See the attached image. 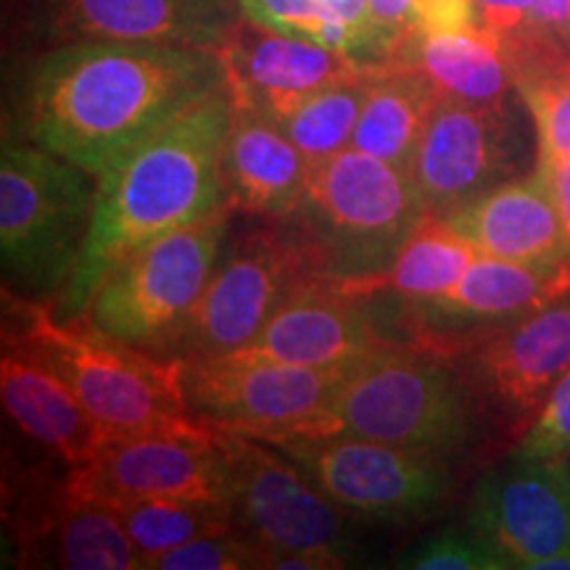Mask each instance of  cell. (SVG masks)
Instances as JSON below:
<instances>
[{"label":"cell","mask_w":570,"mask_h":570,"mask_svg":"<svg viewBox=\"0 0 570 570\" xmlns=\"http://www.w3.org/2000/svg\"><path fill=\"white\" fill-rule=\"evenodd\" d=\"M0 396L13 423L69 468L85 465L114 441L61 375L9 338L0 360Z\"/></svg>","instance_id":"d6986e66"},{"label":"cell","mask_w":570,"mask_h":570,"mask_svg":"<svg viewBox=\"0 0 570 570\" xmlns=\"http://www.w3.org/2000/svg\"><path fill=\"white\" fill-rule=\"evenodd\" d=\"M389 346L365 298L315 277L298 285L265 327L233 354L302 367H338Z\"/></svg>","instance_id":"e0dca14e"},{"label":"cell","mask_w":570,"mask_h":570,"mask_svg":"<svg viewBox=\"0 0 570 570\" xmlns=\"http://www.w3.org/2000/svg\"><path fill=\"white\" fill-rule=\"evenodd\" d=\"M240 19L238 0H56V27L71 40L217 51Z\"/></svg>","instance_id":"ac0fdd59"},{"label":"cell","mask_w":570,"mask_h":570,"mask_svg":"<svg viewBox=\"0 0 570 570\" xmlns=\"http://www.w3.org/2000/svg\"><path fill=\"white\" fill-rule=\"evenodd\" d=\"M412 570H502L504 562L497 558L473 525H449L433 533L396 562Z\"/></svg>","instance_id":"4dcf8cb0"},{"label":"cell","mask_w":570,"mask_h":570,"mask_svg":"<svg viewBox=\"0 0 570 570\" xmlns=\"http://www.w3.org/2000/svg\"><path fill=\"white\" fill-rule=\"evenodd\" d=\"M344 512L375 520L425 515L444 497V458L354 436L273 444Z\"/></svg>","instance_id":"30bf717a"},{"label":"cell","mask_w":570,"mask_h":570,"mask_svg":"<svg viewBox=\"0 0 570 570\" xmlns=\"http://www.w3.org/2000/svg\"><path fill=\"white\" fill-rule=\"evenodd\" d=\"M101 504L125 525L142 568L185 541L235 529L230 508H217V504L177 502V499H106Z\"/></svg>","instance_id":"83f0119b"},{"label":"cell","mask_w":570,"mask_h":570,"mask_svg":"<svg viewBox=\"0 0 570 570\" xmlns=\"http://www.w3.org/2000/svg\"><path fill=\"white\" fill-rule=\"evenodd\" d=\"M481 24L502 40V46L523 40H541L533 35L531 9L533 0H475Z\"/></svg>","instance_id":"d6a6232c"},{"label":"cell","mask_w":570,"mask_h":570,"mask_svg":"<svg viewBox=\"0 0 570 570\" xmlns=\"http://www.w3.org/2000/svg\"><path fill=\"white\" fill-rule=\"evenodd\" d=\"M415 3L417 0H370V19H373L383 67L391 63L399 42L415 30Z\"/></svg>","instance_id":"836d02e7"},{"label":"cell","mask_w":570,"mask_h":570,"mask_svg":"<svg viewBox=\"0 0 570 570\" xmlns=\"http://www.w3.org/2000/svg\"><path fill=\"white\" fill-rule=\"evenodd\" d=\"M367 80H348L331 85L304 98L288 117H283V132L304 154L309 164L333 159V156L352 148V138L360 122L362 104H365Z\"/></svg>","instance_id":"f1b7e54d"},{"label":"cell","mask_w":570,"mask_h":570,"mask_svg":"<svg viewBox=\"0 0 570 570\" xmlns=\"http://www.w3.org/2000/svg\"><path fill=\"white\" fill-rule=\"evenodd\" d=\"M479 256V248L444 217L428 214L391 269L373 281L338 285L352 294L389 298V302H425L454 288Z\"/></svg>","instance_id":"d4e9b609"},{"label":"cell","mask_w":570,"mask_h":570,"mask_svg":"<svg viewBox=\"0 0 570 570\" xmlns=\"http://www.w3.org/2000/svg\"><path fill=\"white\" fill-rule=\"evenodd\" d=\"M154 570H244L267 568L265 552L238 529L209 533L175 547L151 560Z\"/></svg>","instance_id":"f546056e"},{"label":"cell","mask_w":570,"mask_h":570,"mask_svg":"<svg viewBox=\"0 0 570 570\" xmlns=\"http://www.w3.org/2000/svg\"><path fill=\"white\" fill-rule=\"evenodd\" d=\"M523 154V127L510 101L479 106L439 98L410 173L428 214L446 217L518 177Z\"/></svg>","instance_id":"7c38bea8"},{"label":"cell","mask_w":570,"mask_h":570,"mask_svg":"<svg viewBox=\"0 0 570 570\" xmlns=\"http://www.w3.org/2000/svg\"><path fill=\"white\" fill-rule=\"evenodd\" d=\"M531 27L541 40L570 46V0H533Z\"/></svg>","instance_id":"8d00e7d4"},{"label":"cell","mask_w":570,"mask_h":570,"mask_svg":"<svg viewBox=\"0 0 570 570\" xmlns=\"http://www.w3.org/2000/svg\"><path fill=\"white\" fill-rule=\"evenodd\" d=\"M24 348L69 383L111 439H214L217 428L196 417L180 389V360H159L106 336L85 317L56 320L40 302H21Z\"/></svg>","instance_id":"277c9868"},{"label":"cell","mask_w":570,"mask_h":570,"mask_svg":"<svg viewBox=\"0 0 570 570\" xmlns=\"http://www.w3.org/2000/svg\"><path fill=\"white\" fill-rule=\"evenodd\" d=\"M473 404L465 377L446 356L389 346L356 362L315 417L254 439L281 444L354 436L449 458L473 436Z\"/></svg>","instance_id":"3957f363"},{"label":"cell","mask_w":570,"mask_h":570,"mask_svg":"<svg viewBox=\"0 0 570 570\" xmlns=\"http://www.w3.org/2000/svg\"><path fill=\"white\" fill-rule=\"evenodd\" d=\"M233 212L223 202L140 246L104 277L82 317L127 346L175 360L177 341L223 256Z\"/></svg>","instance_id":"8992f818"},{"label":"cell","mask_w":570,"mask_h":570,"mask_svg":"<svg viewBox=\"0 0 570 570\" xmlns=\"http://www.w3.org/2000/svg\"><path fill=\"white\" fill-rule=\"evenodd\" d=\"M233 109L225 82L98 177L88 240L56 298V320L82 317L119 262L225 202L219 167Z\"/></svg>","instance_id":"7a4b0ae2"},{"label":"cell","mask_w":570,"mask_h":570,"mask_svg":"<svg viewBox=\"0 0 570 570\" xmlns=\"http://www.w3.org/2000/svg\"><path fill=\"white\" fill-rule=\"evenodd\" d=\"M389 67L417 71L441 98L462 104H502L515 90L502 40L483 24L441 32L412 30L396 46Z\"/></svg>","instance_id":"603a6c76"},{"label":"cell","mask_w":570,"mask_h":570,"mask_svg":"<svg viewBox=\"0 0 570 570\" xmlns=\"http://www.w3.org/2000/svg\"><path fill=\"white\" fill-rule=\"evenodd\" d=\"M354 365L302 367L238 354L180 360V389L196 417L225 431L265 436L315 417Z\"/></svg>","instance_id":"8fae6325"},{"label":"cell","mask_w":570,"mask_h":570,"mask_svg":"<svg viewBox=\"0 0 570 570\" xmlns=\"http://www.w3.org/2000/svg\"><path fill=\"white\" fill-rule=\"evenodd\" d=\"M468 523L504 568L570 554V462L512 458L479 481Z\"/></svg>","instance_id":"9a60e30c"},{"label":"cell","mask_w":570,"mask_h":570,"mask_svg":"<svg viewBox=\"0 0 570 570\" xmlns=\"http://www.w3.org/2000/svg\"><path fill=\"white\" fill-rule=\"evenodd\" d=\"M67 489L82 499H177L230 508V462L219 428L214 439L132 436L114 439L85 465L71 468Z\"/></svg>","instance_id":"5bb4252c"},{"label":"cell","mask_w":570,"mask_h":570,"mask_svg":"<svg viewBox=\"0 0 570 570\" xmlns=\"http://www.w3.org/2000/svg\"><path fill=\"white\" fill-rule=\"evenodd\" d=\"M512 82L537 127V156L570 159V46L525 40L504 46Z\"/></svg>","instance_id":"4316f807"},{"label":"cell","mask_w":570,"mask_h":570,"mask_svg":"<svg viewBox=\"0 0 570 570\" xmlns=\"http://www.w3.org/2000/svg\"><path fill=\"white\" fill-rule=\"evenodd\" d=\"M230 462L235 529L265 552L267 568L348 566L344 510L267 441L219 428Z\"/></svg>","instance_id":"ba28073f"},{"label":"cell","mask_w":570,"mask_h":570,"mask_svg":"<svg viewBox=\"0 0 570 570\" xmlns=\"http://www.w3.org/2000/svg\"><path fill=\"white\" fill-rule=\"evenodd\" d=\"M520 458L570 462V370L550 391L515 449Z\"/></svg>","instance_id":"1f68e13d"},{"label":"cell","mask_w":570,"mask_h":570,"mask_svg":"<svg viewBox=\"0 0 570 570\" xmlns=\"http://www.w3.org/2000/svg\"><path fill=\"white\" fill-rule=\"evenodd\" d=\"M479 24L481 13L475 0H417L415 3V30L441 32Z\"/></svg>","instance_id":"e575fe53"},{"label":"cell","mask_w":570,"mask_h":570,"mask_svg":"<svg viewBox=\"0 0 570 570\" xmlns=\"http://www.w3.org/2000/svg\"><path fill=\"white\" fill-rule=\"evenodd\" d=\"M323 277L288 217L262 219L225 244L209 285L177 341L175 360H214L244 348L298 285Z\"/></svg>","instance_id":"9c48e42d"},{"label":"cell","mask_w":570,"mask_h":570,"mask_svg":"<svg viewBox=\"0 0 570 570\" xmlns=\"http://www.w3.org/2000/svg\"><path fill=\"white\" fill-rule=\"evenodd\" d=\"M439 92L412 69L383 67L370 75L352 148L412 169L420 135L436 109Z\"/></svg>","instance_id":"cb8c5ba5"},{"label":"cell","mask_w":570,"mask_h":570,"mask_svg":"<svg viewBox=\"0 0 570 570\" xmlns=\"http://www.w3.org/2000/svg\"><path fill=\"white\" fill-rule=\"evenodd\" d=\"M96 175L40 146L3 142L0 254L6 283L30 298L67 288L96 212Z\"/></svg>","instance_id":"52a82bcc"},{"label":"cell","mask_w":570,"mask_h":570,"mask_svg":"<svg viewBox=\"0 0 570 570\" xmlns=\"http://www.w3.org/2000/svg\"><path fill=\"white\" fill-rule=\"evenodd\" d=\"M570 370V296L489 327L462 352L470 394L510 436H523Z\"/></svg>","instance_id":"4fadbf2b"},{"label":"cell","mask_w":570,"mask_h":570,"mask_svg":"<svg viewBox=\"0 0 570 570\" xmlns=\"http://www.w3.org/2000/svg\"><path fill=\"white\" fill-rule=\"evenodd\" d=\"M537 169L544 177L550 188L552 202L558 206L562 233H566L568 252H570V159H558V156H537Z\"/></svg>","instance_id":"d590c367"},{"label":"cell","mask_w":570,"mask_h":570,"mask_svg":"<svg viewBox=\"0 0 570 570\" xmlns=\"http://www.w3.org/2000/svg\"><path fill=\"white\" fill-rule=\"evenodd\" d=\"M217 56L223 59L233 101L265 114L273 122L288 117L312 92L373 75V69L344 53L248 19L238 21Z\"/></svg>","instance_id":"2e32d148"},{"label":"cell","mask_w":570,"mask_h":570,"mask_svg":"<svg viewBox=\"0 0 570 570\" xmlns=\"http://www.w3.org/2000/svg\"><path fill=\"white\" fill-rule=\"evenodd\" d=\"M223 85V59L206 48L69 40L32 69L27 132L35 146L101 177Z\"/></svg>","instance_id":"6da1fadb"},{"label":"cell","mask_w":570,"mask_h":570,"mask_svg":"<svg viewBox=\"0 0 570 570\" xmlns=\"http://www.w3.org/2000/svg\"><path fill=\"white\" fill-rule=\"evenodd\" d=\"M444 219L483 256L525 265L570 262L558 206L539 169L497 185Z\"/></svg>","instance_id":"44dd1931"},{"label":"cell","mask_w":570,"mask_h":570,"mask_svg":"<svg viewBox=\"0 0 570 570\" xmlns=\"http://www.w3.org/2000/svg\"><path fill=\"white\" fill-rule=\"evenodd\" d=\"M238 9L267 30L312 40L373 71L383 69L370 0H238Z\"/></svg>","instance_id":"484cf974"},{"label":"cell","mask_w":570,"mask_h":570,"mask_svg":"<svg viewBox=\"0 0 570 570\" xmlns=\"http://www.w3.org/2000/svg\"><path fill=\"white\" fill-rule=\"evenodd\" d=\"M27 566L67 570H140L142 560L125 525L101 502L71 494L67 483L53 502L30 512L19 525Z\"/></svg>","instance_id":"7402d4cb"},{"label":"cell","mask_w":570,"mask_h":570,"mask_svg":"<svg viewBox=\"0 0 570 570\" xmlns=\"http://www.w3.org/2000/svg\"><path fill=\"white\" fill-rule=\"evenodd\" d=\"M309 169L281 125L235 104L219 167L223 198L235 212L256 219L291 217L304 198Z\"/></svg>","instance_id":"ffe728a7"},{"label":"cell","mask_w":570,"mask_h":570,"mask_svg":"<svg viewBox=\"0 0 570 570\" xmlns=\"http://www.w3.org/2000/svg\"><path fill=\"white\" fill-rule=\"evenodd\" d=\"M428 217L410 169L346 148L312 164L291 223L325 281L356 285L383 275Z\"/></svg>","instance_id":"5b68a950"}]
</instances>
